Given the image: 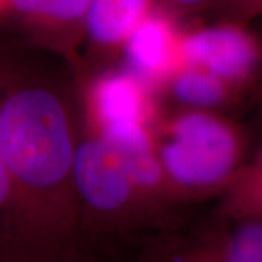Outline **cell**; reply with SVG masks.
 <instances>
[{"mask_svg":"<svg viewBox=\"0 0 262 262\" xmlns=\"http://www.w3.org/2000/svg\"><path fill=\"white\" fill-rule=\"evenodd\" d=\"M158 0H91L79 64L98 69L121 61L124 44Z\"/></svg>","mask_w":262,"mask_h":262,"instance_id":"8","label":"cell"},{"mask_svg":"<svg viewBox=\"0 0 262 262\" xmlns=\"http://www.w3.org/2000/svg\"><path fill=\"white\" fill-rule=\"evenodd\" d=\"M226 262H262V219H222Z\"/></svg>","mask_w":262,"mask_h":262,"instance_id":"12","label":"cell"},{"mask_svg":"<svg viewBox=\"0 0 262 262\" xmlns=\"http://www.w3.org/2000/svg\"><path fill=\"white\" fill-rule=\"evenodd\" d=\"M91 0H8L0 31L20 47L61 57L75 66L82 56Z\"/></svg>","mask_w":262,"mask_h":262,"instance_id":"6","label":"cell"},{"mask_svg":"<svg viewBox=\"0 0 262 262\" xmlns=\"http://www.w3.org/2000/svg\"><path fill=\"white\" fill-rule=\"evenodd\" d=\"M150 137L166 192L178 208L220 198L249 159L248 131L227 114L160 105Z\"/></svg>","mask_w":262,"mask_h":262,"instance_id":"2","label":"cell"},{"mask_svg":"<svg viewBox=\"0 0 262 262\" xmlns=\"http://www.w3.org/2000/svg\"><path fill=\"white\" fill-rule=\"evenodd\" d=\"M73 262H96V258L95 256H83V258H79Z\"/></svg>","mask_w":262,"mask_h":262,"instance_id":"17","label":"cell"},{"mask_svg":"<svg viewBox=\"0 0 262 262\" xmlns=\"http://www.w3.org/2000/svg\"><path fill=\"white\" fill-rule=\"evenodd\" d=\"M82 130L114 147L150 136L160 110L156 94L122 64L88 69L75 64Z\"/></svg>","mask_w":262,"mask_h":262,"instance_id":"4","label":"cell"},{"mask_svg":"<svg viewBox=\"0 0 262 262\" xmlns=\"http://www.w3.org/2000/svg\"><path fill=\"white\" fill-rule=\"evenodd\" d=\"M75 184L80 237L91 256L98 248L131 244L177 229V213L150 195L111 144L82 127Z\"/></svg>","mask_w":262,"mask_h":262,"instance_id":"3","label":"cell"},{"mask_svg":"<svg viewBox=\"0 0 262 262\" xmlns=\"http://www.w3.org/2000/svg\"><path fill=\"white\" fill-rule=\"evenodd\" d=\"M163 106L227 114L244 102L246 95L219 76L195 64L184 63L158 91Z\"/></svg>","mask_w":262,"mask_h":262,"instance_id":"9","label":"cell"},{"mask_svg":"<svg viewBox=\"0 0 262 262\" xmlns=\"http://www.w3.org/2000/svg\"><path fill=\"white\" fill-rule=\"evenodd\" d=\"M215 2L217 0H159V3L166 6L169 10H172L184 20L188 16L210 10Z\"/></svg>","mask_w":262,"mask_h":262,"instance_id":"14","label":"cell"},{"mask_svg":"<svg viewBox=\"0 0 262 262\" xmlns=\"http://www.w3.org/2000/svg\"><path fill=\"white\" fill-rule=\"evenodd\" d=\"M182 56L184 63L206 69L246 96L262 80V38L249 24L215 18L187 25Z\"/></svg>","mask_w":262,"mask_h":262,"instance_id":"5","label":"cell"},{"mask_svg":"<svg viewBox=\"0 0 262 262\" xmlns=\"http://www.w3.org/2000/svg\"><path fill=\"white\" fill-rule=\"evenodd\" d=\"M6 5H8V0H0V22H2V18L5 15V10H6Z\"/></svg>","mask_w":262,"mask_h":262,"instance_id":"16","label":"cell"},{"mask_svg":"<svg viewBox=\"0 0 262 262\" xmlns=\"http://www.w3.org/2000/svg\"><path fill=\"white\" fill-rule=\"evenodd\" d=\"M211 12L219 19L249 24L262 16V0H217Z\"/></svg>","mask_w":262,"mask_h":262,"instance_id":"13","label":"cell"},{"mask_svg":"<svg viewBox=\"0 0 262 262\" xmlns=\"http://www.w3.org/2000/svg\"><path fill=\"white\" fill-rule=\"evenodd\" d=\"M220 217L262 219V144L239 169L232 184L220 196Z\"/></svg>","mask_w":262,"mask_h":262,"instance_id":"11","label":"cell"},{"mask_svg":"<svg viewBox=\"0 0 262 262\" xmlns=\"http://www.w3.org/2000/svg\"><path fill=\"white\" fill-rule=\"evenodd\" d=\"M140 262H226L222 223L191 237L173 230L156 234L141 251Z\"/></svg>","mask_w":262,"mask_h":262,"instance_id":"10","label":"cell"},{"mask_svg":"<svg viewBox=\"0 0 262 262\" xmlns=\"http://www.w3.org/2000/svg\"><path fill=\"white\" fill-rule=\"evenodd\" d=\"M185 28V20L158 0L127 38L121 63L158 94L169 76L184 64L182 39Z\"/></svg>","mask_w":262,"mask_h":262,"instance_id":"7","label":"cell"},{"mask_svg":"<svg viewBox=\"0 0 262 262\" xmlns=\"http://www.w3.org/2000/svg\"><path fill=\"white\" fill-rule=\"evenodd\" d=\"M8 217H9V188L5 172L3 151H2V140H0V249L8 230Z\"/></svg>","mask_w":262,"mask_h":262,"instance_id":"15","label":"cell"},{"mask_svg":"<svg viewBox=\"0 0 262 262\" xmlns=\"http://www.w3.org/2000/svg\"><path fill=\"white\" fill-rule=\"evenodd\" d=\"M75 66L0 42V140L9 188L0 262H73L80 237L75 162L80 137Z\"/></svg>","mask_w":262,"mask_h":262,"instance_id":"1","label":"cell"}]
</instances>
